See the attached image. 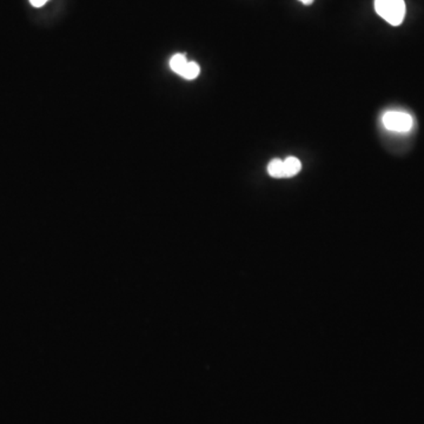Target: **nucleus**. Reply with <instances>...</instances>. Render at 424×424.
I'll use <instances>...</instances> for the list:
<instances>
[{
  "label": "nucleus",
  "mask_w": 424,
  "mask_h": 424,
  "mask_svg": "<svg viewBox=\"0 0 424 424\" xmlns=\"http://www.w3.org/2000/svg\"><path fill=\"white\" fill-rule=\"evenodd\" d=\"M375 10L392 26L401 25L406 17L404 0H375Z\"/></svg>",
  "instance_id": "1"
},
{
  "label": "nucleus",
  "mask_w": 424,
  "mask_h": 424,
  "mask_svg": "<svg viewBox=\"0 0 424 424\" xmlns=\"http://www.w3.org/2000/svg\"><path fill=\"white\" fill-rule=\"evenodd\" d=\"M385 129L394 132H408L413 127V117L403 111L385 112L382 118Z\"/></svg>",
  "instance_id": "2"
},
{
  "label": "nucleus",
  "mask_w": 424,
  "mask_h": 424,
  "mask_svg": "<svg viewBox=\"0 0 424 424\" xmlns=\"http://www.w3.org/2000/svg\"><path fill=\"white\" fill-rule=\"evenodd\" d=\"M283 166H285V178L296 176L302 169V164L296 157H288L285 161H283Z\"/></svg>",
  "instance_id": "3"
},
{
  "label": "nucleus",
  "mask_w": 424,
  "mask_h": 424,
  "mask_svg": "<svg viewBox=\"0 0 424 424\" xmlns=\"http://www.w3.org/2000/svg\"><path fill=\"white\" fill-rule=\"evenodd\" d=\"M268 173L270 176L273 178H285V166L283 161L280 159H273L268 166Z\"/></svg>",
  "instance_id": "4"
},
{
  "label": "nucleus",
  "mask_w": 424,
  "mask_h": 424,
  "mask_svg": "<svg viewBox=\"0 0 424 424\" xmlns=\"http://www.w3.org/2000/svg\"><path fill=\"white\" fill-rule=\"evenodd\" d=\"M187 63H189V61H187V58L184 57L183 54H176V56H173V57L171 58V61H170V68H171L173 73H176L177 75H182Z\"/></svg>",
  "instance_id": "5"
},
{
  "label": "nucleus",
  "mask_w": 424,
  "mask_h": 424,
  "mask_svg": "<svg viewBox=\"0 0 424 424\" xmlns=\"http://www.w3.org/2000/svg\"><path fill=\"white\" fill-rule=\"evenodd\" d=\"M199 73H201L199 65L191 61V63H187V66L184 68V71L180 76L185 78V80H194V78H197Z\"/></svg>",
  "instance_id": "6"
},
{
  "label": "nucleus",
  "mask_w": 424,
  "mask_h": 424,
  "mask_svg": "<svg viewBox=\"0 0 424 424\" xmlns=\"http://www.w3.org/2000/svg\"><path fill=\"white\" fill-rule=\"evenodd\" d=\"M47 1H49V0H30V3H31V5L35 6V8H42V6L46 4Z\"/></svg>",
  "instance_id": "7"
},
{
  "label": "nucleus",
  "mask_w": 424,
  "mask_h": 424,
  "mask_svg": "<svg viewBox=\"0 0 424 424\" xmlns=\"http://www.w3.org/2000/svg\"><path fill=\"white\" fill-rule=\"evenodd\" d=\"M299 1H301V3H303V4L304 5H310L313 4V0H299Z\"/></svg>",
  "instance_id": "8"
}]
</instances>
